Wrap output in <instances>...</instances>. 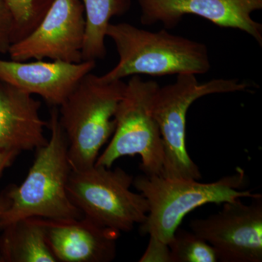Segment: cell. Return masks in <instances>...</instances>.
<instances>
[{
    "instance_id": "cell-1",
    "label": "cell",
    "mask_w": 262,
    "mask_h": 262,
    "mask_svg": "<svg viewBox=\"0 0 262 262\" xmlns=\"http://www.w3.org/2000/svg\"><path fill=\"white\" fill-rule=\"evenodd\" d=\"M48 144L36 149L35 159L20 185L5 193L10 206L0 216V230L24 219L79 220L82 212L72 203L67 185L72 170L68 143L59 121L58 106H52Z\"/></svg>"
},
{
    "instance_id": "cell-2",
    "label": "cell",
    "mask_w": 262,
    "mask_h": 262,
    "mask_svg": "<svg viewBox=\"0 0 262 262\" xmlns=\"http://www.w3.org/2000/svg\"><path fill=\"white\" fill-rule=\"evenodd\" d=\"M133 185L146 198L149 206L141 232L149 234V243L167 246L184 217L198 207L262 196L245 190L246 173L241 168H237L232 175L211 183L144 173L134 179Z\"/></svg>"
},
{
    "instance_id": "cell-3",
    "label": "cell",
    "mask_w": 262,
    "mask_h": 262,
    "mask_svg": "<svg viewBox=\"0 0 262 262\" xmlns=\"http://www.w3.org/2000/svg\"><path fill=\"white\" fill-rule=\"evenodd\" d=\"M106 36L119 56L113 70L100 76L107 82L139 75H203L211 69L206 45L164 29L152 32L130 24H110Z\"/></svg>"
},
{
    "instance_id": "cell-4",
    "label": "cell",
    "mask_w": 262,
    "mask_h": 262,
    "mask_svg": "<svg viewBox=\"0 0 262 262\" xmlns=\"http://www.w3.org/2000/svg\"><path fill=\"white\" fill-rule=\"evenodd\" d=\"M126 85L122 80L107 82L90 72L58 106L72 170H84L96 163L100 150L115 132V115Z\"/></svg>"
},
{
    "instance_id": "cell-5",
    "label": "cell",
    "mask_w": 262,
    "mask_h": 262,
    "mask_svg": "<svg viewBox=\"0 0 262 262\" xmlns=\"http://www.w3.org/2000/svg\"><path fill=\"white\" fill-rule=\"evenodd\" d=\"M251 84L236 79H213L200 83L195 75H177L173 84L158 88L153 101V115L159 126L164 149L162 176L199 180L202 175L186 146L188 110L194 101L215 94L244 91Z\"/></svg>"
},
{
    "instance_id": "cell-6",
    "label": "cell",
    "mask_w": 262,
    "mask_h": 262,
    "mask_svg": "<svg viewBox=\"0 0 262 262\" xmlns=\"http://www.w3.org/2000/svg\"><path fill=\"white\" fill-rule=\"evenodd\" d=\"M134 177L120 168L94 165L71 170L67 191L84 218L117 232H128L146 221L147 201L131 191Z\"/></svg>"
},
{
    "instance_id": "cell-7",
    "label": "cell",
    "mask_w": 262,
    "mask_h": 262,
    "mask_svg": "<svg viewBox=\"0 0 262 262\" xmlns=\"http://www.w3.org/2000/svg\"><path fill=\"white\" fill-rule=\"evenodd\" d=\"M159 87L155 81L131 77L115 115L116 127L112 140L95 165L111 168L119 158L139 155L144 173L162 175L163 140L152 111L155 93Z\"/></svg>"
},
{
    "instance_id": "cell-8",
    "label": "cell",
    "mask_w": 262,
    "mask_h": 262,
    "mask_svg": "<svg viewBox=\"0 0 262 262\" xmlns=\"http://www.w3.org/2000/svg\"><path fill=\"white\" fill-rule=\"evenodd\" d=\"M224 203L220 212L191 221L193 233L211 245L222 262L262 261V196Z\"/></svg>"
},
{
    "instance_id": "cell-9",
    "label": "cell",
    "mask_w": 262,
    "mask_h": 262,
    "mask_svg": "<svg viewBox=\"0 0 262 262\" xmlns=\"http://www.w3.org/2000/svg\"><path fill=\"white\" fill-rule=\"evenodd\" d=\"M85 15L82 0H53L39 25L27 37L12 45L13 61L49 59L82 61Z\"/></svg>"
},
{
    "instance_id": "cell-10",
    "label": "cell",
    "mask_w": 262,
    "mask_h": 262,
    "mask_svg": "<svg viewBox=\"0 0 262 262\" xmlns=\"http://www.w3.org/2000/svg\"><path fill=\"white\" fill-rule=\"evenodd\" d=\"M144 25L161 22L177 27L186 15H195L222 27L247 33L262 46V25L251 13L262 8V0H139Z\"/></svg>"
},
{
    "instance_id": "cell-11",
    "label": "cell",
    "mask_w": 262,
    "mask_h": 262,
    "mask_svg": "<svg viewBox=\"0 0 262 262\" xmlns=\"http://www.w3.org/2000/svg\"><path fill=\"white\" fill-rule=\"evenodd\" d=\"M96 61H5L0 59V80L30 94L41 96L51 106H60Z\"/></svg>"
},
{
    "instance_id": "cell-12",
    "label": "cell",
    "mask_w": 262,
    "mask_h": 262,
    "mask_svg": "<svg viewBox=\"0 0 262 262\" xmlns=\"http://www.w3.org/2000/svg\"><path fill=\"white\" fill-rule=\"evenodd\" d=\"M41 219L50 249L61 262H110L116 256L120 232L82 217L79 220Z\"/></svg>"
},
{
    "instance_id": "cell-13",
    "label": "cell",
    "mask_w": 262,
    "mask_h": 262,
    "mask_svg": "<svg viewBox=\"0 0 262 262\" xmlns=\"http://www.w3.org/2000/svg\"><path fill=\"white\" fill-rule=\"evenodd\" d=\"M40 107L32 94L0 80V149L20 153L48 144Z\"/></svg>"
},
{
    "instance_id": "cell-14",
    "label": "cell",
    "mask_w": 262,
    "mask_h": 262,
    "mask_svg": "<svg viewBox=\"0 0 262 262\" xmlns=\"http://www.w3.org/2000/svg\"><path fill=\"white\" fill-rule=\"evenodd\" d=\"M2 231L0 262H57L39 217L18 221Z\"/></svg>"
},
{
    "instance_id": "cell-15",
    "label": "cell",
    "mask_w": 262,
    "mask_h": 262,
    "mask_svg": "<svg viewBox=\"0 0 262 262\" xmlns=\"http://www.w3.org/2000/svg\"><path fill=\"white\" fill-rule=\"evenodd\" d=\"M85 15L82 61L103 59L106 55L105 37L110 19L125 14L130 0H82Z\"/></svg>"
},
{
    "instance_id": "cell-16",
    "label": "cell",
    "mask_w": 262,
    "mask_h": 262,
    "mask_svg": "<svg viewBox=\"0 0 262 262\" xmlns=\"http://www.w3.org/2000/svg\"><path fill=\"white\" fill-rule=\"evenodd\" d=\"M170 262H216L211 245L192 232L177 229L168 244Z\"/></svg>"
},
{
    "instance_id": "cell-17",
    "label": "cell",
    "mask_w": 262,
    "mask_h": 262,
    "mask_svg": "<svg viewBox=\"0 0 262 262\" xmlns=\"http://www.w3.org/2000/svg\"><path fill=\"white\" fill-rule=\"evenodd\" d=\"M14 18L13 44L27 37L39 25L53 0H5Z\"/></svg>"
},
{
    "instance_id": "cell-18",
    "label": "cell",
    "mask_w": 262,
    "mask_h": 262,
    "mask_svg": "<svg viewBox=\"0 0 262 262\" xmlns=\"http://www.w3.org/2000/svg\"><path fill=\"white\" fill-rule=\"evenodd\" d=\"M14 18L5 0H0V54H7L13 45Z\"/></svg>"
},
{
    "instance_id": "cell-19",
    "label": "cell",
    "mask_w": 262,
    "mask_h": 262,
    "mask_svg": "<svg viewBox=\"0 0 262 262\" xmlns=\"http://www.w3.org/2000/svg\"><path fill=\"white\" fill-rule=\"evenodd\" d=\"M20 154L15 151H7V150L0 149V179L5 169L11 166L12 164Z\"/></svg>"
},
{
    "instance_id": "cell-20",
    "label": "cell",
    "mask_w": 262,
    "mask_h": 262,
    "mask_svg": "<svg viewBox=\"0 0 262 262\" xmlns=\"http://www.w3.org/2000/svg\"><path fill=\"white\" fill-rule=\"evenodd\" d=\"M10 206V200L5 194H0V216Z\"/></svg>"
}]
</instances>
